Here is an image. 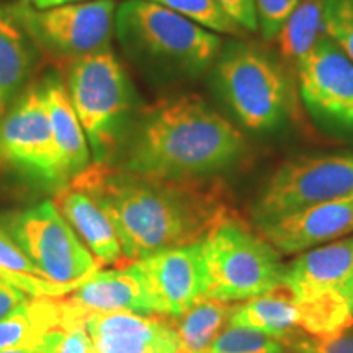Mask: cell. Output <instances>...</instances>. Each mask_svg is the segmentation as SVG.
Masks as SVG:
<instances>
[{
	"label": "cell",
	"mask_w": 353,
	"mask_h": 353,
	"mask_svg": "<svg viewBox=\"0 0 353 353\" xmlns=\"http://www.w3.org/2000/svg\"><path fill=\"white\" fill-rule=\"evenodd\" d=\"M23 301H26V293L0 276V319Z\"/></svg>",
	"instance_id": "33"
},
{
	"label": "cell",
	"mask_w": 353,
	"mask_h": 353,
	"mask_svg": "<svg viewBox=\"0 0 353 353\" xmlns=\"http://www.w3.org/2000/svg\"><path fill=\"white\" fill-rule=\"evenodd\" d=\"M353 195V152L298 156L273 172L255 198L259 228L298 211Z\"/></svg>",
	"instance_id": "7"
},
{
	"label": "cell",
	"mask_w": 353,
	"mask_h": 353,
	"mask_svg": "<svg viewBox=\"0 0 353 353\" xmlns=\"http://www.w3.org/2000/svg\"><path fill=\"white\" fill-rule=\"evenodd\" d=\"M322 34L332 39L353 63V0L325 2Z\"/></svg>",
	"instance_id": "27"
},
{
	"label": "cell",
	"mask_w": 353,
	"mask_h": 353,
	"mask_svg": "<svg viewBox=\"0 0 353 353\" xmlns=\"http://www.w3.org/2000/svg\"><path fill=\"white\" fill-rule=\"evenodd\" d=\"M339 291L342 293V296L347 299L348 304H350L352 309H353V272L348 275V278L341 285V288H339Z\"/></svg>",
	"instance_id": "35"
},
{
	"label": "cell",
	"mask_w": 353,
	"mask_h": 353,
	"mask_svg": "<svg viewBox=\"0 0 353 353\" xmlns=\"http://www.w3.org/2000/svg\"><path fill=\"white\" fill-rule=\"evenodd\" d=\"M294 353H353V335L316 341V339H293L290 342Z\"/></svg>",
	"instance_id": "31"
},
{
	"label": "cell",
	"mask_w": 353,
	"mask_h": 353,
	"mask_svg": "<svg viewBox=\"0 0 353 353\" xmlns=\"http://www.w3.org/2000/svg\"><path fill=\"white\" fill-rule=\"evenodd\" d=\"M85 329L97 353H175L176 329L165 321L134 312H90Z\"/></svg>",
	"instance_id": "14"
},
{
	"label": "cell",
	"mask_w": 353,
	"mask_h": 353,
	"mask_svg": "<svg viewBox=\"0 0 353 353\" xmlns=\"http://www.w3.org/2000/svg\"><path fill=\"white\" fill-rule=\"evenodd\" d=\"M0 353H39L38 347H32V348H15V350H6Z\"/></svg>",
	"instance_id": "36"
},
{
	"label": "cell",
	"mask_w": 353,
	"mask_h": 353,
	"mask_svg": "<svg viewBox=\"0 0 353 353\" xmlns=\"http://www.w3.org/2000/svg\"><path fill=\"white\" fill-rule=\"evenodd\" d=\"M33 50L12 13L0 8V120L19 99L30 70Z\"/></svg>",
	"instance_id": "20"
},
{
	"label": "cell",
	"mask_w": 353,
	"mask_h": 353,
	"mask_svg": "<svg viewBox=\"0 0 353 353\" xmlns=\"http://www.w3.org/2000/svg\"><path fill=\"white\" fill-rule=\"evenodd\" d=\"M154 314L182 316L205 298L206 268L201 241L161 250L132 263Z\"/></svg>",
	"instance_id": "12"
},
{
	"label": "cell",
	"mask_w": 353,
	"mask_h": 353,
	"mask_svg": "<svg viewBox=\"0 0 353 353\" xmlns=\"http://www.w3.org/2000/svg\"><path fill=\"white\" fill-rule=\"evenodd\" d=\"M234 304L219 299L203 298L182 314L175 353H208L234 311Z\"/></svg>",
	"instance_id": "24"
},
{
	"label": "cell",
	"mask_w": 353,
	"mask_h": 353,
	"mask_svg": "<svg viewBox=\"0 0 353 353\" xmlns=\"http://www.w3.org/2000/svg\"><path fill=\"white\" fill-rule=\"evenodd\" d=\"M37 347L39 353H97L85 325L52 329Z\"/></svg>",
	"instance_id": "28"
},
{
	"label": "cell",
	"mask_w": 353,
	"mask_h": 353,
	"mask_svg": "<svg viewBox=\"0 0 353 353\" xmlns=\"http://www.w3.org/2000/svg\"><path fill=\"white\" fill-rule=\"evenodd\" d=\"M83 321L85 312L68 299H26L0 319V352L37 347L50 330L81 325V322L83 325Z\"/></svg>",
	"instance_id": "16"
},
{
	"label": "cell",
	"mask_w": 353,
	"mask_h": 353,
	"mask_svg": "<svg viewBox=\"0 0 353 353\" xmlns=\"http://www.w3.org/2000/svg\"><path fill=\"white\" fill-rule=\"evenodd\" d=\"M8 232L28 259L54 283H82L97 272V262L54 201H43L17 214Z\"/></svg>",
	"instance_id": "8"
},
{
	"label": "cell",
	"mask_w": 353,
	"mask_h": 353,
	"mask_svg": "<svg viewBox=\"0 0 353 353\" xmlns=\"http://www.w3.org/2000/svg\"><path fill=\"white\" fill-rule=\"evenodd\" d=\"M54 205L72 226L99 263H118L123 250L112 221L97 201L81 188L68 183L57 190Z\"/></svg>",
	"instance_id": "18"
},
{
	"label": "cell",
	"mask_w": 353,
	"mask_h": 353,
	"mask_svg": "<svg viewBox=\"0 0 353 353\" xmlns=\"http://www.w3.org/2000/svg\"><path fill=\"white\" fill-rule=\"evenodd\" d=\"M0 161L51 187L68 185L52 136L43 83L21 92L0 120Z\"/></svg>",
	"instance_id": "10"
},
{
	"label": "cell",
	"mask_w": 353,
	"mask_h": 353,
	"mask_svg": "<svg viewBox=\"0 0 353 353\" xmlns=\"http://www.w3.org/2000/svg\"><path fill=\"white\" fill-rule=\"evenodd\" d=\"M65 299L88 312L154 314L152 304L132 265L120 270L94 272Z\"/></svg>",
	"instance_id": "17"
},
{
	"label": "cell",
	"mask_w": 353,
	"mask_h": 353,
	"mask_svg": "<svg viewBox=\"0 0 353 353\" xmlns=\"http://www.w3.org/2000/svg\"><path fill=\"white\" fill-rule=\"evenodd\" d=\"M281 254H303L353 234V195L339 198L259 228Z\"/></svg>",
	"instance_id": "13"
},
{
	"label": "cell",
	"mask_w": 353,
	"mask_h": 353,
	"mask_svg": "<svg viewBox=\"0 0 353 353\" xmlns=\"http://www.w3.org/2000/svg\"><path fill=\"white\" fill-rule=\"evenodd\" d=\"M296 304V327L316 341H330L353 327V309L339 290H325L303 298Z\"/></svg>",
	"instance_id": "22"
},
{
	"label": "cell",
	"mask_w": 353,
	"mask_h": 353,
	"mask_svg": "<svg viewBox=\"0 0 353 353\" xmlns=\"http://www.w3.org/2000/svg\"><path fill=\"white\" fill-rule=\"evenodd\" d=\"M15 275L44 278L41 270L21 250V247L17 244L10 232L0 228V276L6 280V278Z\"/></svg>",
	"instance_id": "30"
},
{
	"label": "cell",
	"mask_w": 353,
	"mask_h": 353,
	"mask_svg": "<svg viewBox=\"0 0 353 353\" xmlns=\"http://www.w3.org/2000/svg\"><path fill=\"white\" fill-rule=\"evenodd\" d=\"M68 94L85 132L92 164H107L132 108V88L121 63L110 50L72 61Z\"/></svg>",
	"instance_id": "6"
},
{
	"label": "cell",
	"mask_w": 353,
	"mask_h": 353,
	"mask_svg": "<svg viewBox=\"0 0 353 353\" xmlns=\"http://www.w3.org/2000/svg\"><path fill=\"white\" fill-rule=\"evenodd\" d=\"M249 152L244 136L196 95L148 110L125 145L120 169L170 182H193L239 164Z\"/></svg>",
	"instance_id": "2"
},
{
	"label": "cell",
	"mask_w": 353,
	"mask_h": 353,
	"mask_svg": "<svg viewBox=\"0 0 353 353\" xmlns=\"http://www.w3.org/2000/svg\"><path fill=\"white\" fill-rule=\"evenodd\" d=\"M97 201L112 221L125 259L201 241L228 210L193 182H170L90 164L70 182Z\"/></svg>",
	"instance_id": "1"
},
{
	"label": "cell",
	"mask_w": 353,
	"mask_h": 353,
	"mask_svg": "<svg viewBox=\"0 0 353 353\" xmlns=\"http://www.w3.org/2000/svg\"><path fill=\"white\" fill-rule=\"evenodd\" d=\"M353 272V236L306 250L286 265L283 286L293 298L339 290Z\"/></svg>",
	"instance_id": "15"
},
{
	"label": "cell",
	"mask_w": 353,
	"mask_h": 353,
	"mask_svg": "<svg viewBox=\"0 0 353 353\" xmlns=\"http://www.w3.org/2000/svg\"><path fill=\"white\" fill-rule=\"evenodd\" d=\"M325 2L327 0H301L276 38L281 64L286 70H294L296 76L299 65L322 33Z\"/></svg>",
	"instance_id": "23"
},
{
	"label": "cell",
	"mask_w": 353,
	"mask_h": 353,
	"mask_svg": "<svg viewBox=\"0 0 353 353\" xmlns=\"http://www.w3.org/2000/svg\"><path fill=\"white\" fill-rule=\"evenodd\" d=\"M117 7L114 0H83L44 10L20 6L12 15L48 51L76 61L108 50Z\"/></svg>",
	"instance_id": "9"
},
{
	"label": "cell",
	"mask_w": 353,
	"mask_h": 353,
	"mask_svg": "<svg viewBox=\"0 0 353 353\" xmlns=\"http://www.w3.org/2000/svg\"><path fill=\"white\" fill-rule=\"evenodd\" d=\"M299 2L301 0H255L259 33L265 41H273L278 38L286 20L299 6Z\"/></svg>",
	"instance_id": "29"
},
{
	"label": "cell",
	"mask_w": 353,
	"mask_h": 353,
	"mask_svg": "<svg viewBox=\"0 0 353 353\" xmlns=\"http://www.w3.org/2000/svg\"><path fill=\"white\" fill-rule=\"evenodd\" d=\"M114 33L141 65L179 79L205 74L224 46L219 34L151 0L120 3Z\"/></svg>",
	"instance_id": "3"
},
{
	"label": "cell",
	"mask_w": 353,
	"mask_h": 353,
	"mask_svg": "<svg viewBox=\"0 0 353 353\" xmlns=\"http://www.w3.org/2000/svg\"><path fill=\"white\" fill-rule=\"evenodd\" d=\"M32 6L38 10H44V8H52L65 6V3H76V2H83V0H30Z\"/></svg>",
	"instance_id": "34"
},
{
	"label": "cell",
	"mask_w": 353,
	"mask_h": 353,
	"mask_svg": "<svg viewBox=\"0 0 353 353\" xmlns=\"http://www.w3.org/2000/svg\"><path fill=\"white\" fill-rule=\"evenodd\" d=\"M201 247L205 298L249 301L283 286L286 265L280 252L229 211L203 236Z\"/></svg>",
	"instance_id": "4"
},
{
	"label": "cell",
	"mask_w": 353,
	"mask_h": 353,
	"mask_svg": "<svg viewBox=\"0 0 353 353\" xmlns=\"http://www.w3.org/2000/svg\"><path fill=\"white\" fill-rule=\"evenodd\" d=\"M43 90L61 165H63L68 183H70L87 167H90V148H88L85 132L82 130L76 110L70 103L68 87L59 79L51 77L43 83Z\"/></svg>",
	"instance_id": "19"
},
{
	"label": "cell",
	"mask_w": 353,
	"mask_h": 353,
	"mask_svg": "<svg viewBox=\"0 0 353 353\" xmlns=\"http://www.w3.org/2000/svg\"><path fill=\"white\" fill-rule=\"evenodd\" d=\"M229 324L254 329L281 342L293 339L296 330V304L285 286L234 307Z\"/></svg>",
	"instance_id": "21"
},
{
	"label": "cell",
	"mask_w": 353,
	"mask_h": 353,
	"mask_svg": "<svg viewBox=\"0 0 353 353\" xmlns=\"http://www.w3.org/2000/svg\"><path fill=\"white\" fill-rule=\"evenodd\" d=\"M216 2L245 33L259 32L255 0H216Z\"/></svg>",
	"instance_id": "32"
},
{
	"label": "cell",
	"mask_w": 353,
	"mask_h": 353,
	"mask_svg": "<svg viewBox=\"0 0 353 353\" xmlns=\"http://www.w3.org/2000/svg\"><path fill=\"white\" fill-rule=\"evenodd\" d=\"M208 353H286V345L259 330L228 322V327L221 330Z\"/></svg>",
	"instance_id": "26"
},
{
	"label": "cell",
	"mask_w": 353,
	"mask_h": 353,
	"mask_svg": "<svg viewBox=\"0 0 353 353\" xmlns=\"http://www.w3.org/2000/svg\"><path fill=\"white\" fill-rule=\"evenodd\" d=\"M151 2L170 8L187 20L216 34H228V37L237 38L245 34L236 21L229 19L228 13L219 7L216 0H151Z\"/></svg>",
	"instance_id": "25"
},
{
	"label": "cell",
	"mask_w": 353,
	"mask_h": 353,
	"mask_svg": "<svg viewBox=\"0 0 353 353\" xmlns=\"http://www.w3.org/2000/svg\"><path fill=\"white\" fill-rule=\"evenodd\" d=\"M299 95L312 121L332 134L353 138V63L321 33L298 69Z\"/></svg>",
	"instance_id": "11"
},
{
	"label": "cell",
	"mask_w": 353,
	"mask_h": 353,
	"mask_svg": "<svg viewBox=\"0 0 353 353\" xmlns=\"http://www.w3.org/2000/svg\"><path fill=\"white\" fill-rule=\"evenodd\" d=\"M214 85L242 126L272 131L293 107L288 70L262 48L232 41L223 46L213 64Z\"/></svg>",
	"instance_id": "5"
}]
</instances>
